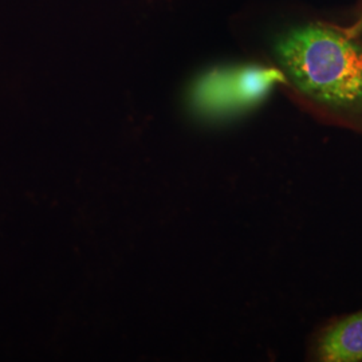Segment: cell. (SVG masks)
<instances>
[{"mask_svg":"<svg viewBox=\"0 0 362 362\" xmlns=\"http://www.w3.org/2000/svg\"><path fill=\"white\" fill-rule=\"evenodd\" d=\"M286 77L308 98L329 109L362 115V46L324 25L290 30L276 42Z\"/></svg>","mask_w":362,"mask_h":362,"instance_id":"obj_1","label":"cell"},{"mask_svg":"<svg viewBox=\"0 0 362 362\" xmlns=\"http://www.w3.org/2000/svg\"><path fill=\"white\" fill-rule=\"evenodd\" d=\"M285 71L260 65L216 67L199 78L189 93L196 115L227 118L263 103L278 85L287 83Z\"/></svg>","mask_w":362,"mask_h":362,"instance_id":"obj_2","label":"cell"},{"mask_svg":"<svg viewBox=\"0 0 362 362\" xmlns=\"http://www.w3.org/2000/svg\"><path fill=\"white\" fill-rule=\"evenodd\" d=\"M318 358L324 362L362 361V311L338 321L318 344Z\"/></svg>","mask_w":362,"mask_h":362,"instance_id":"obj_3","label":"cell"}]
</instances>
